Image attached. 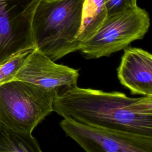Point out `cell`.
Instances as JSON below:
<instances>
[{
    "mask_svg": "<svg viewBox=\"0 0 152 152\" xmlns=\"http://www.w3.org/2000/svg\"><path fill=\"white\" fill-rule=\"evenodd\" d=\"M84 1L40 0L31 23L34 49L54 62L80 50Z\"/></svg>",
    "mask_w": 152,
    "mask_h": 152,
    "instance_id": "7a4b0ae2",
    "label": "cell"
},
{
    "mask_svg": "<svg viewBox=\"0 0 152 152\" xmlns=\"http://www.w3.org/2000/svg\"><path fill=\"white\" fill-rule=\"evenodd\" d=\"M117 75L131 94L152 96V55L148 52L137 48L124 49Z\"/></svg>",
    "mask_w": 152,
    "mask_h": 152,
    "instance_id": "ba28073f",
    "label": "cell"
},
{
    "mask_svg": "<svg viewBox=\"0 0 152 152\" xmlns=\"http://www.w3.org/2000/svg\"><path fill=\"white\" fill-rule=\"evenodd\" d=\"M104 2L107 17L137 6V0H104Z\"/></svg>",
    "mask_w": 152,
    "mask_h": 152,
    "instance_id": "7c38bea8",
    "label": "cell"
},
{
    "mask_svg": "<svg viewBox=\"0 0 152 152\" xmlns=\"http://www.w3.org/2000/svg\"><path fill=\"white\" fill-rule=\"evenodd\" d=\"M40 0H0V63L34 48L31 23Z\"/></svg>",
    "mask_w": 152,
    "mask_h": 152,
    "instance_id": "8992f818",
    "label": "cell"
},
{
    "mask_svg": "<svg viewBox=\"0 0 152 152\" xmlns=\"http://www.w3.org/2000/svg\"><path fill=\"white\" fill-rule=\"evenodd\" d=\"M78 76V69L56 64L34 49L14 80L30 83L58 94L77 86Z\"/></svg>",
    "mask_w": 152,
    "mask_h": 152,
    "instance_id": "52a82bcc",
    "label": "cell"
},
{
    "mask_svg": "<svg viewBox=\"0 0 152 152\" xmlns=\"http://www.w3.org/2000/svg\"><path fill=\"white\" fill-rule=\"evenodd\" d=\"M66 135L86 152H152V137L102 129L64 118Z\"/></svg>",
    "mask_w": 152,
    "mask_h": 152,
    "instance_id": "5b68a950",
    "label": "cell"
},
{
    "mask_svg": "<svg viewBox=\"0 0 152 152\" xmlns=\"http://www.w3.org/2000/svg\"><path fill=\"white\" fill-rule=\"evenodd\" d=\"M52 107L64 118L81 124L152 137V96L131 97L76 86L56 94Z\"/></svg>",
    "mask_w": 152,
    "mask_h": 152,
    "instance_id": "6da1fadb",
    "label": "cell"
},
{
    "mask_svg": "<svg viewBox=\"0 0 152 152\" xmlns=\"http://www.w3.org/2000/svg\"><path fill=\"white\" fill-rule=\"evenodd\" d=\"M149 26L148 12L137 6L107 17L95 34L81 44L80 50L87 59L109 56L142 39Z\"/></svg>",
    "mask_w": 152,
    "mask_h": 152,
    "instance_id": "277c9868",
    "label": "cell"
},
{
    "mask_svg": "<svg viewBox=\"0 0 152 152\" xmlns=\"http://www.w3.org/2000/svg\"><path fill=\"white\" fill-rule=\"evenodd\" d=\"M0 152H43L31 134L20 132L0 125Z\"/></svg>",
    "mask_w": 152,
    "mask_h": 152,
    "instance_id": "30bf717a",
    "label": "cell"
},
{
    "mask_svg": "<svg viewBox=\"0 0 152 152\" xmlns=\"http://www.w3.org/2000/svg\"><path fill=\"white\" fill-rule=\"evenodd\" d=\"M56 92L26 81L13 80L0 85V125L31 134L53 110Z\"/></svg>",
    "mask_w": 152,
    "mask_h": 152,
    "instance_id": "3957f363",
    "label": "cell"
},
{
    "mask_svg": "<svg viewBox=\"0 0 152 152\" xmlns=\"http://www.w3.org/2000/svg\"><path fill=\"white\" fill-rule=\"evenodd\" d=\"M34 48L22 50L0 63V85L13 80Z\"/></svg>",
    "mask_w": 152,
    "mask_h": 152,
    "instance_id": "8fae6325",
    "label": "cell"
},
{
    "mask_svg": "<svg viewBox=\"0 0 152 152\" xmlns=\"http://www.w3.org/2000/svg\"><path fill=\"white\" fill-rule=\"evenodd\" d=\"M107 17L104 0H84L80 30L77 40L81 43L90 39L97 31Z\"/></svg>",
    "mask_w": 152,
    "mask_h": 152,
    "instance_id": "9c48e42d",
    "label": "cell"
}]
</instances>
